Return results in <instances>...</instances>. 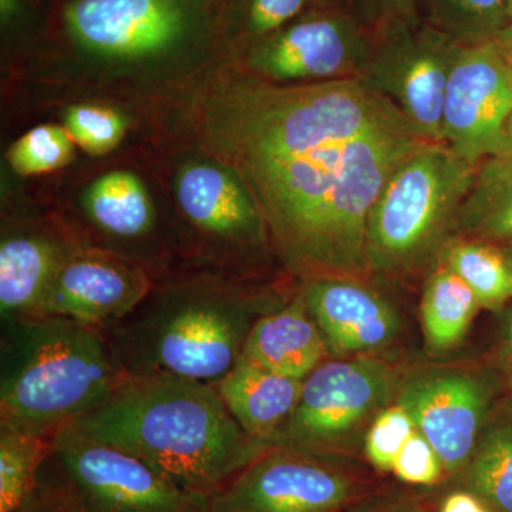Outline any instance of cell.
I'll use <instances>...</instances> for the list:
<instances>
[{"label":"cell","instance_id":"cell-1","mask_svg":"<svg viewBox=\"0 0 512 512\" xmlns=\"http://www.w3.org/2000/svg\"><path fill=\"white\" fill-rule=\"evenodd\" d=\"M205 150L245 185L286 271L370 281V212L426 141L359 77L276 84L225 69L194 100Z\"/></svg>","mask_w":512,"mask_h":512},{"label":"cell","instance_id":"cell-2","mask_svg":"<svg viewBox=\"0 0 512 512\" xmlns=\"http://www.w3.org/2000/svg\"><path fill=\"white\" fill-rule=\"evenodd\" d=\"M72 429L121 448L188 493L210 498L266 447L239 427L214 384L128 376Z\"/></svg>","mask_w":512,"mask_h":512},{"label":"cell","instance_id":"cell-3","mask_svg":"<svg viewBox=\"0 0 512 512\" xmlns=\"http://www.w3.org/2000/svg\"><path fill=\"white\" fill-rule=\"evenodd\" d=\"M285 302L224 276L156 282L133 311L101 332L127 376L215 384L241 359L256 320Z\"/></svg>","mask_w":512,"mask_h":512},{"label":"cell","instance_id":"cell-4","mask_svg":"<svg viewBox=\"0 0 512 512\" xmlns=\"http://www.w3.org/2000/svg\"><path fill=\"white\" fill-rule=\"evenodd\" d=\"M0 429L55 437L127 375L99 328L62 318L2 325Z\"/></svg>","mask_w":512,"mask_h":512},{"label":"cell","instance_id":"cell-5","mask_svg":"<svg viewBox=\"0 0 512 512\" xmlns=\"http://www.w3.org/2000/svg\"><path fill=\"white\" fill-rule=\"evenodd\" d=\"M476 165L443 143H423L390 175L370 212V279L406 281L429 274L456 237L458 214Z\"/></svg>","mask_w":512,"mask_h":512},{"label":"cell","instance_id":"cell-6","mask_svg":"<svg viewBox=\"0 0 512 512\" xmlns=\"http://www.w3.org/2000/svg\"><path fill=\"white\" fill-rule=\"evenodd\" d=\"M406 372L386 356L329 357L303 380L298 406L268 448L365 460L367 431L396 402Z\"/></svg>","mask_w":512,"mask_h":512},{"label":"cell","instance_id":"cell-7","mask_svg":"<svg viewBox=\"0 0 512 512\" xmlns=\"http://www.w3.org/2000/svg\"><path fill=\"white\" fill-rule=\"evenodd\" d=\"M389 481L365 460L266 448L207 500V512H335Z\"/></svg>","mask_w":512,"mask_h":512},{"label":"cell","instance_id":"cell-8","mask_svg":"<svg viewBox=\"0 0 512 512\" xmlns=\"http://www.w3.org/2000/svg\"><path fill=\"white\" fill-rule=\"evenodd\" d=\"M64 29L83 52L119 63H146L185 52L208 35V0H72Z\"/></svg>","mask_w":512,"mask_h":512},{"label":"cell","instance_id":"cell-9","mask_svg":"<svg viewBox=\"0 0 512 512\" xmlns=\"http://www.w3.org/2000/svg\"><path fill=\"white\" fill-rule=\"evenodd\" d=\"M458 49L421 19L375 26L359 79L389 100L420 140L443 143L444 96Z\"/></svg>","mask_w":512,"mask_h":512},{"label":"cell","instance_id":"cell-10","mask_svg":"<svg viewBox=\"0 0 512 512\" xmlns=\"http://www.w3.org/2000/svg\"><path fill=\"white\" fill-rule=\"evenodd\" d=\"M50 461L82 512H207V498L171 483L133 454L69 426L56 434Z\"/></svg>","mask_w":512,"mask_h":512},{"label":"cell","instance_id":"cell-11","mask_svg":"<svg viewBox=\"0 0 512 512\" xmlns=\"http://www.w3.org/2000/svg\"><path fill=\"white\" fill-rule=\"evenodd\" d=\"M504 386L493 367L431 365L407 369L396 403L439 454L446 488L473 456L478 436Z\"/></svg>","mask_w":512,"mask_h":512},{"label":"cell","instance_id":"cell-12","mask_svg":"<svg viewBox=\"0 0 512 512\" xmlns=\"http://www.w3.org/2000/svg\"><path fill=\"white\" fill-rule=\"evenodd\" d=\"M373 43L352 13L323 3L288 25L245 43L248 73L276 84H311L360 77Z\"/></svg>","mask_w":512,"mask_h":512},{"label":"cell","instance_id":"cell-13","mask_svg":"<svg viewBox=\"0 0 512 512\" xmlns=\"http://www.w3.org/2000/svg\"><path fill=\"white\" fill-rule=\"evenodd\" d=\"M512 113V66L494 42L460 46L448 76L443 143L477 165L512 154L507 134Z\"/></svg>","mask_w":512,"mask_h":512},{"label":"cell","instance_id":"cell-14","mask_svg":"<svg viewBox=\"0 0 512 512\" xmlns=\"http://www.w3.org/2000/svg\"><path fill=\"white\" fill-rule=\"evenodd\" d=\"M177 201L205 255L217 264L232 265L266 244L271 247L254 200L224 165L185 167L177 181Z\"/></svg>","mask_w":512,"mask_h":512},{"label":"cell","instance_id":"cell-15","mask_svg":"<svg viewBox=\"0 0 512 512\" xmlns=\"http://www.w3.org/2000/svg\"><path fill=\"white\" fill-rule=\"evenodd\" d=\"M156 279L124 256L97 248L74 249L57 272L39 318H62L109 328L133 311Z\"/></svg>","mask_w":512,"mask_h":512},{"label":"cell","instance_id":"cell-16","mask_svg":"<svg viewBox=\"0 0 512 512\" xmlns=\"http://www.w3.org/2000/svg\"><path fill=\"white\" fill-rule=\"evenodd\" d=\"M370 284L349 276L302 281L298 293L332 359L383 356L402 335V316L396 306Z\"/></svg>","mask_w":512,"mask_h":512},{"label":"cell","instance_id":"cell-17","mask_svg":"<svg viewBox=\"0 0 512 512\" xmlns=\"http://www.w3.org/2000/svg\"><path fill=\"white\" fill-rule=\"evenodd\" d=\"M76 245L46 232L3 235L0 244L2 325L39 319L47 292Z\"/></svg>","mask_w":512,"mask_h":512},{"label":"cell","instance_id":"cell-18","mask_svg":"<svg viewBox=\"0 0 512 512\" xmlns=\"http://www.w3.org/2000/svg\"><path fill=\"white\" fill-rule=\"evenodd\" d=\"M242 359L278 375L305 380L329 359L328 346L299 293L266 312L249 330Z\"/></svg>","mask_w":512,"mask_h":512},{"label":"cell","instance_id":"cell-19","mask_svg":"<svg viewBox=\"0 0 512 512\" xmlns=\"http://www.w3.org/2000/svg\"><path fill=\"white\" fill-rule=\"evenodd\" d=\"M302 383L241 357L214 386L239 427L268 448L298 406Z\"/></svg>","mask_w":512,"mask_h":512},{"label":"cell","instance_id":"cell-20","mask_svg":"<svg viewBox=\"0 0 512 512\" xmlns=\"http://www.w3.org/2000/svg\"><path fill=\"white\" fill-rule=\"evenodd\" d=\"M84 214L94 231L116 244H141L156 232V211L136 175L113 171L100 177L84 197Z\"/></svg>","mask_w":512,"mask_h":512},{"label":"cell","instance_id":"cell-21","mask_svg":"<svg viewBox=\"0 0 512 512\" xmlns=\"http://www.w3.org/2000/svg\"><path fill=\"white\" fill-rule=\"evenodd\" d=\"M450 488L476 494L497 512H512V392L494 403L473 456Z\"/></svg>","mask_w":512,"mask_h":512},{"label":"cell","instance_id":"cell-22","mask_svg":"<svg viewBox=\"0 0 512 512\" xmlns=\"http://www.w3.org/2000/svg\"><path fill=\"white\" fill-rule=\"evenodd\" d=\"M456 237L512 247V154L477 165L458 214Z\"/></svg>","mask_w":512,"mask_h":512},{"label":"cell","instance_id":"cell-23","mask_svg":"<svg viewBox=\"0 0 512 512\" xmlns=\"http://www.w3.org/2000/svg\"><path fill=\"white\" fill-rule=\"evenodd\" d=\"M481 309L473 289L439 262L426 276L420 302L421 329L427 349L444 353L457 348Z\"/></svg>","mask_w":512,"mask_h":512},{"label":"cell","instance_id":"cell-24","mask_svg":"<svg viewBox=\"0 0 512 512\" xmlns=\"http://www.w3.org/2000/svg\"><path fill=\"white\" fill-rule=\"evenodd\" d=\"M439 262L473 289L485 311L498 313L511 305L510 248L481 239L454 237L441 251Z\"/></svg>","mask_w":512,"mask_h":512},{"label":"cell","instance_id":"cell-25","mask_svg":"<svg viewBox=\"0 0 512 512\" xmlns=\"http://www.w3.org/2000/svg\"><path fill=\"white\" fill-rule=\"evenodd\" d=\"M55 437L0 429V512L18 507L39 484Z\"/></svg>","mask_w":512,"mask_h":512},{"label":"cell","instance_id":"cell-26","mask_svg":"<svg viewBox=\"0 0 512 512\" xmlns=\"http://www.w3.org/2000/svg\"><path fill=\"white\" fill-rule=\"evenodd\" d=\"M433 28L460 46L494 42L511 22L510 0H426Z\"/></svg>","mask_w":512,"mask_h":512},{"label":"cell","instance_id":"cell-27","mask_svg":"<svg viewBox=\"0 0 512 512\" xmlns=\"http://www.w3.org/2000/svg\"><path fill=\"white\" fill-rule=\"evenodd\" d=\"M72 158L73 137L69 131L49 124L33 128L8 151L10 165L22 175L50 173Z\"/></svg>","mask_w":512,"mask_h":512},{"label":"cell","instance_id":"cell-28","mask_svg":"<svg viewBox=\"0 0 512 512\" xmlns=\"http://www.w3.org/2000/svg\"><path fill=\"white\" fill-rule=\"evenodd\" d=\"M313 0H231L229 20L242 42H254L301 16Z\"/></svg>","mask_w":512,"mask_h":512},{"label":"cell","instance_id":"cell-29","mask_svg":"<svg viewBox=\"0 0 512 512\" xmlns=\"http://www.w3.org/2000/svg\"><path fill=\"white\" fill-rule=\"evenodd\" d=\"M416 431L409 414L394 402L379 414L367 431L363 444V458L382 476L393 473L400 451Z\"/></svg>","mask_w":512,"mask_h":512},{"label":"cell","instance_id":"cell-30","mask_svg":"<svg viewBox=\"0 0 512 512\" xmlns=\"http://www.w3.org/2000/svg\"><path fill=\"white\" fill-rule=\"evenodd\" d=\"M67 131L92 154H104L119 146L126 123L116 111L100 106H76L67 111Z\"/></svg>","mask_w":512,"mask_h":512},{"label":"cell","instance_id":"cell-31","mask_svg":"<svg viewBox=\"0 0 512 512\" xmlns=\"http://www.w3.org/2000/svg\"><path fill=\"white\" fill-rule=\"evenodd\" d=\"M446 487L421 488L389 481L375 493L335 512H434Z\"/></svg>","mask_w":512,"mask_h":512},{"label":"cell","instance_id":"cell-32","mask_svg":"<svg viewBox=\"0 0 512 512\" xmlns=\"http://www.w3.org/2000/svg\"><path fill=\"white\" fill-rule=\"evenodd\" d=\"M392 474L400 483L412 487H446V474L439 454L417 430L397 456Z\"/></svg>","mask_w":512,"mask_h":512},{"label":"cell","instance_id":"cell-33","mask_svg":"<svg viewBox=\"0 0 512 512\" xmlns=\"http://www.w3.org/2000/svg\"><path fill=\"white\" fill-rule=\"evenodd\" d=\"M72 507L69 488L49 458L35 490L9 512H72Z\"/></svg>","mask_w":512,"mask_h":512},{"label":"cell","instance_id":"cell-34","mask_svg":"<svg viewBox=\"0 0 512 512\" xmlns=\"http://www.w3.org/2000/svg\"><path fill=\"white\" fill-rule=\"evenodd\" d=\"M495 315L498 320L491 349V367L512 392V303Z\"/></svg>","mask_w":512,"mask_h":512},{"label":"cell","instance_id":"cell-35","mask_svg":"<svg viewBox=\"0 0 512 512\" xmlns=\"http://www.w3.org/2000/svg\"><path fill=\"white\" fill-rule=\"evenodd\" d=\"M375 26L387 23H414L420 20L416 0H369Z\"/></svg>","mask_w":512,"mask_h":512},{"label":"cell","instance_id":"cell-36","mask_svg":"<svg viewBox=\"0 0 512 512\" xmlns=\"http://www.w3.org/2000/svg\"><path fill=\"white\" fill-rule=\"evenodd\" d=\"M436 512H497L476 494L463 488H448Z\"/></svg>","mask_w":512,"mask_h":512},{"label":"cell","instance_id":"cell-37","mask_svg":"<svg viewBox=\"0 0 512 512\" xmlns=\"http://www.w3.org/2000/svg\"><path fill=\"white\" fill-rule=\"evenodd\" d=\"M494 43L512 66V20L508 23L507 28L495 37Z\"/></svg>","mask_w":512,"mask_h":512},{"label":"cell","instance_id":"cell-38","mask_svg":"<svg viewBox=\"0 0 512 512\" xmlns=\"http://www.w3.org/2000/svg\"><path fill=\"white\" fill-rule=\"evenodd\" d=\"M22 9V0H0V15H2V22H9L10 19L15 18Z\"/></svg>","mask_w":512,"mask_h":512},{"label":"cell","instance_id":"cell-39","mask_svg":"<svg viewBox=\"0 0 512 512\" xmlns=\"http://www.w3.org/2000/svg\"><path fill=\"white\" fill-rule=\"evenodd\" d=\"M507 134H508V138H510V143H511V147H512V113H511L510 120H508Z\"/></svg>","mask_w":512,"mask_h":512},{"label":"cell","instance_id":"cell-40","mask_svg":"<svg viewBox=\"0 0 512 512\" xmlns=\"http://www.w3.org/2000/svg\"><path fill=\"white\" fill-rule=\"evenodd\" d=\"M323 3H329V5H338L339 0H322Z\"/></svg>","mask_w":512,"mask_h":512},{"label":"cell","instance_id":"cell-41","mask_svg":"<svg viewBox=\"0 0 512 512\" xmlns=\"http://www.w3.org/2000/svg\"><path fill=\"white\" fill-rule=\"evenodd\" d=\"M70 495H72V494H70ZM72 500H73V497H72ZM72 512H82V511L79 510V507H77V505L74 504V501H73Z\"/></svg>","mask_w":512,"mask_h":512},{"label":"cell","instance_id":"cell-42","mask_svg":"<svg viewBox=\"0 0 512 512\" xmlns=\"http://www.w3.org/2000/svg\"><path fill=\"white\" fill-rule=\"evenodd\" d=\"M510 15H511V20H512V0H510Z\"/></svg>","mask_w":512,"mask_h":512},{"label":"cell","instance_id":"cell-43","mask_svg":"<svg viewBox=\"0 0 512 512\" xmlns=\"http://www.w3.org/2000/svg\"><path fill=\"white\" fill-rule=\"evenodd\" d=\"M508 248V247H507ZM511 251H512V247H510Z\"/></svg>","mask_w":512,"mask_h":512},{"label":"cell","instance_id":"cell-44","mask_svg":"<svg viewBox=\"0 0 512 512\" xmlns=\"http://www.w3.org/2000/svg\"><path fill=\"white\" fill-rule=\"evenodd\" d=\"M434 512H436V511H434Z\"/></svg>","mask_w":512,"mask_h":512}]
</instances>
